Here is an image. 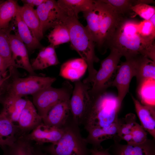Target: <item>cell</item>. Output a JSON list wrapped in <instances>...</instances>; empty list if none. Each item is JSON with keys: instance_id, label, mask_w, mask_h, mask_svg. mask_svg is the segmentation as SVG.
Masks as SVG:
<instances>
[{"instance_id": "obj_26", "label": "cell", "mask_w": 155, "mask_h": 155, "mask_svg": "<svg viewBox=\"0 0 155 155\" xmlns=\"http://www.w3.org/2000/svg\"><path fill=\"white\" fill-rule=\"evenodd\" d=\"M95 0H59V6L69 16L78 18V14L90 9L94 5Z\"/></svg>"}, {"instance_id": "obj_36", "label": "cell", "mask_w": 155, "mask_h": 155, "mask_svg": "<svg viewBox=\"0 0 155 155\" xmlns=\"http://www.w3.org/2000/svg\"><path fill=\"white\" fill-rule=\"evenodd\" d=\"M135 115L132 113L127 114L124 118L119 119V121L121 125L132 131L137 123L136 122Z\"/></svg>"}, {"instance_id": "obj_22", "label": "cell", "mask_w": 155, "mask_h": 155, "mask_svg": "<svg viewBox=\"0 0 155 155\" xmlns=\"http://www.w3.org/2000/svg\"><path fill=\"white\" fill-rule=\"evenodd\" d=\"M59 63L55 47L50 44L40 49L36 58L32 61L31 65L34 71L42 70Z\"/></svg>"}, {"instance_id": "obj_13", "label": "cell", "mask_w": 155, "mask_h": 155, "mask_svg": "<svg viewBox=\"0 0 155 155\" xmlns=\"http://www.w3.org/2000/svg\"><path fill=\"white\" fill-rule=\"evenodd\" d=\"M64 132V127L58 128L45 124L42 122L24 137L30 141L35 142L38 145L45 143L52 144L58 141Z\"/></svg>"}, {"instance_id": "obj_19", "label": "cell", "mask_w": 155, "mask_h": 155, "mask_svg": "<svg viewBox=\"0 0 155 155\" xmlns=\"http://www.w3.org/2000/svg\"><path fill=\"white\" fill-rule=\"evenodd\" d=\"M18 8L23 20L30 30L33 36L39 41L43 38L40 20L36 9L29 5L24 3Z\"/></svg>"}, {"instance_id": "obj_14", "label": "cell", "mask_w": 155, "mask_h": 155, "mask_svg": "<svg viewBox=\"0 0 155 155\" xmlns=\"http://www.w3.org/2000/svg\"><path fill=\"white\" fill-rule=\"evenodd\" d=\"M9 40L14 67L23 69L31 75H35L30 62L27 50L24 42L17 35L10 34Z\"/></svg>"}, {"instance_id": "obj_11", "label": "cell", "mask_w": 155, "mask_h": 155, "mask_svg": "<svg viewBox=\"0 0 155 155\" xmlns=\"http://www.w3.org/2000/svg\"><path fill=\"white\" fill-rule=\"evenodd\" d=\"M36 10L43 34L48 29L63 23L68 16L57 1L54 0H46Z\"/></svg>"}, {"instance_id": "obj_20", "label": "cell", "mask_w": 155, "mask_h": 155, "mask_svg": "<svg viewBox=\"0 0 155 155\" xmlns=\"http://www.w3.org/2000/svg\"><path fill=\"white\" fill-rule=\"evenodd\" d=\"M88 69L86 62L81 58L69 60L61 66L59 75L72 81H76L82 78Z\"/></svg>"}, {"instance_id": "obj_38", "label": "cell", "mask_w": 155, "mask_h": 155, "mask_svg": "<svg viewBox=\"0 0 155 155\" xmlns=\"http://www.w3.org/2000/svg\"><path fill=\"white\" fill-rule=\"evenodd\" d=\"M9 68L7 62L0 56V73L3 78H5L8 75L7 69Z\"/></svg>"}, {"instance_id": "obj_31", "label": "cell", "mask_w": 155, "mask_h": 155, "mask_svg": "<svg viewBox=\"0 0 155 155\" xmlns=\"http://www.w3.org/2000/svg\"><path fill=\"white\" fill-rule=\"evenodd\" d=\"M30 142L23 137L17 139L13 145L9 147V155H35V149Z\"/></svg>"}, {"instance_id": "obj_12", "label": "cell", "mask_w": 155, "mask_h": 155, "mask_svg": "<svg viewBox=\"0 0 155 155\" xmlns=\"http://www.w3.org/2000/svg\"><path fill=\"white\" fill-rule=\"evenodd\" d=\"M119 142H114L108 149L112 155H155V139L153 138L140 144Z\"/></svg>"}, {"instance_id": "obj_30", "label": "cell", "mask_w": 155, "mask_h": 155, "mask_svg": "<svg viewBox=\"0 0 155 155\" xmlns=\"http://www.w3.org/2000/svg\"><path fill=\"white\" fill-rule=\"evenodd\" d=\"M11 30L10 27L6 29H0V56L7 62L10 68L14 67L9 40Z\"/></svg>"}, {"instance_id": "obj_41", "label": "cell", "mask_w": 155, "mask_h": 155, "mask_svg": "<svg viewBox=\"0 0 155 155\" xmlns=\"http://www.w3.org/2000/svg\"><path fill=\"white\" fill-rule=\"evenodd\" d=\"M125 141L127 143H133L132 136L131 133L123 135L121 139V140Z\"/></svg>"}, {"instance_id": "obj_33", "label": "cell", "mask_w": 155, "mask_h": 155, "mask_svg": "<svg viewBox=\"0 0 155 155\" xmlns=\"http://www.w3.org/2000/svg\"><path fill=\"white\" fill-rule=\"evenodd\" d=\"M110 6L115 11L124 16L131 10V7L135 5V0H101Z\"/></svg>"}, {"instance_id": "obj_10", "label": "cell", "mask_w": 155, "mask_h": 155, "mask_svg": "<svg viewBox=\"0 0 155 155\" xmlns=\"http://www.w3.org/2000/svg\"><path fill=\"white\" fill-rule=\"evenodd\" d=\"M126 59L118 65L114 79L110 82L109 87H116L118 91L117 97L121 102L129 92V85L137 71V59L139 57Z\"/></svg>"}, {"instance_id": "obj_39", "label": "cell", "mask_w": 155, "mask_h": 155, "mask_svg": "<svg viewBox=\"0 0 155 155\" xmlns=\"http://www.w3.org/2000/svg\"><path fill=\"white\" fill-rule=\"evenodd\" d=\"M46 0H23L22 1L24 3L27 4L34 7V6H38L44 2Z\"/></svg>"}, {"instance_id": "obj_44", "label": "cell", "mask_w": 155, "mask_h": 155, "mask_svg": "<svg viewBox=\"0 0 155 155\" xmlns=\"http://www.w3.org/2000/svg\"><path fill=\"white\" fill-rule=\"evenodd\" d=\"M3 78L0 73V82L3 79Z\"/></svg>"}, {"instance_id": "obj_2", "label": "cell", "mask_w": 155, "mask_h": 155, "mask_svg": "<svg viewBox=\"0 0 155 155\" xmlns=\"http://www.w3.org/2000/svg\"><path fill=\"white\" fill-rule=\"evenodd\" d=\"M89 95L90 104L83 121L87 131L108 126L118 121L122 102L117 96L106 91Z\"/></svg>"}, {"instance_id": "obj_3", "label": "cell", "mask_w": 155, "mask_h": 155, "mask_svg": "<svg viewBox=\"0 0 155 155\" xmlns=\"http://www.w3.org/2000/svg\"><path fill=\"white\" fill-rule=\"evenodd\" d=\"M63 23L69 30L71 48L87 64L88 74L83 82L92 84L97 72L94 63L99 61L95 54V43L86 27L79 22L78 18L68 16Z\"/></svg>"}, {"instance_id": "obj_25", "label": "cell", "mask_w": 155, "mask_h": 155, "mask_svg": "<svg viewBox=\"0 0 155 155\" xmlns=\"http://www.w3.org/2000/svg\"><path fill=\"white\" fill-rule=\"evenodd\" d=\"M136 78L138 86L150 80H155V61L141 56L137 59Z\"/></svg>"}, {"instance_id": "obj_23", "label": "cell", "mask_w": 155, "mask_h": 155, "mask_svg": "<svg viewBox=\"0 0 155 155\" xmlns=\"http://www.w3.org/2000/svg\"><path fill=\"white\" fill-rule=\"evenodd\" d=\"M18 125L0 113V146L3 148L11 146L17 140L16 135Z\"/></svg>"}, {"instance_id": "obj_8", "label": "cell", "mask_w": 155, "mask_h": 155, "mask_svg": "<svg viewBox=\"0 0 155 155\" xmlns=\"http://www.w3.org/2000/svg\"><path fill=\"white\" fill-rule=\"evenodd\" d=\"M110 49L109 54L101 62L100 68L95 76L92 87L89 91L90 95L100 94L106 91L109 87L110 80L117 70L118 63L122 56L115 49Z\"/></svg>"}, {"instance_id": "obj_35", "label": "cell", "mask_w": 155, "mask_h": 155, "mask_svg": "<svg viewBox=\"0 0 155 155\" xmlns=\"http://www.w3.org/2000/svg\"><path fill=\"white\" fill-rule=\"evenodd\" d=\"M131 134L133 142L135 144L142 143L148 139L146 131L137 123L133 128Z\"/></svg>"}, {"instance_id": "obj_16", "label": "cell", "mask_w": 155, "mask_h": 155, "mask_svg": "<svg viewBox=\"0 0 155 155\" xmlns=\"http://www.w3.org/2000/svg\"><path fill=\"white\" fill-rule=\"evenodd\" d=\"M42 122L33 103L27 100L17 123L19 130L24 132L33 130Z\"/></svg>"}, {"instance_id": "obj_28", "label": "cell", "mask_w": 155, "mask_h": 155, "mask_svg": "<svg viewBox=\"0 0 155 155\" xmlns=\"http://www.w3.org/2000/svg\"><path fill=\"white\" fill-rule=\"evenodd\" d=\"M155 80H150L138 86V92L142 104L155 106Z\"/></svg>"}, {"instance_id": "obj_4", "label": "cell", "mask_w": 155, "mask_h": 155, "mask_svg": "<svg viewBox=\"0 0 155 155\" xmlns=\"http://www.w3.org/2000/svg\"><path fill=\"white\" fill-rule=\"evenodd\" d=\"M64 128L61 138L46 147L50 155H89L88 143L81 135L78 125L74 123L73 125H65Z\"/></svg>"}, {"instance_id": "obj_18", "label": "cell", "mask_w": 155, "mask_h": 155, "mask_svg": "<svg viewBox=\"0 0 155 155\" xmlns=\"http://www.w3.org/2000/svg\"><path fill=\"white\" fill-rule=\"evenodd\" d=\"M119 127L118 119L117 122L108 126L90 129L87 131L88 135L86 140L87 143L93 147L100 146L104 141L111 139L114 140L117 137Z\"/></svg>"}, {"instance_id": "obj_34", "label": "cell", "mask_w": 155, "mask_h": 155, "mask_svg": "<svg viewBox=\"0 0 155 155\" xmlns=\"http://www.w3.org/2000/svg\"><path fill=\"white\" fill-rule=\"evenodd\" d=\"M131 10L144 20H149L155 14L154 6L140 3L132 6Z\"/></svg>"}, {"instance_id": "obj_43", "label": "cell", "mask_w": 155, "mask_h": 155, "mask_svg": "<svg viewBox=\"0 0 155 155\" xmlns=\"http://www.w3.org/2000/svg\"><path fill=\"white\" fill-rule=\"evenodd\" d=\"M35 155H48L47 154L43 153L40 150H35Z\"/></svg>"}, {"instance_id": "obj_15", "label": "cell", "mask_w": 155, "mask_h": 155, "mask_svg": "<svg viewBox=\"0 0 155 155\" xmlns=\"http://www.w3.org/2000/svg\"><path fill=\"white\" fill-rule=\"evenodd\" d=\"M70 99L63 100L52 107L42 119V122L58 128L65 127L70 114Z\"/></svg>"}, {"instance_id": "obj_42", "label": "cell", "mask_w": 155, "mask_h": 155, "mask_svg": "<svg viewBox=\"0 0 155 155\" xmlns=\"http://www.w3.org/2000/svg\"><path fill=\"white\" fill-rule=\"evenodd\" d=\"M135 5L140 3H142L148 5L149 4L154 3V1L153 0H135Z\"/></svg>"}, {"instance_id": "obj_37", "label": "cell", "mask_w": 155, "mask_h": 155, "mask_svg": "<svg viewBox=\"0 0 155 155\" xmlns=\"http://www.w3.org/2000/svg\"><path fill=\"white\" fill-rule=\"evenodd\" d=\"M89 155H112L108 149L104 148L101 146L93 147L90 150Z\"/></svg>"}, {"instance_id": "obj_1", "label": "cell", "mask_w": 155, "mask_h": 155, "mask_svg": "<svg viewBox=\"0 0 155 155\" xmlns=\"http://www.w3.org/2000/svg\"><path fill=\"white\" fill-rule=\"evenodd\" d=\"M139 22L133 19L124 18L110 41L108 48L117 49L126 59L142 55L155 61L154 42L148 41L141 36L138 29Z\"/></svg>"}, {"instance_id": "obj_40", "label": "cell", "mask_w": 155, "mask_h": 155, "mask_svg": "<svg viewBox=\"0 0 155 155\" xmlns=\"http://www.w3.org/2000/svg\"><path fill=\"white\" fill-rule=\"evenodd\" d=\"M11 76L10 74L7 75L6 77L3 78L1 81L0 82V101L1 100V96L2 93V91L4 88L6 80H8Z\"/></svg>"}, {"instance_id": "obj_17", "label": "cell", "mask_w": 155, "mask_h": 155, "mask_svg": "<svg viewBox=\"0 0 155 155\" xmlns=\"http://www.w3.org/2000/svg\"><path fill=\"white\" fill-rule=\"evenodd\" d=\"M131 97L141 125L155 139V107L143 105L133 96Z\"/></svg>"}, {"instance_id": "obj_27", "label": "cell", "mask_w": 155, "mask_h": 155, "mask_svg": "<svg viewBox=\"0 0 155 155\" xmlns=\"http://www.w3.org/2000/svg\"><path fill=\"white\" fill-rule=\"evenodd\" d=\"M18 4L16 1L7 0L0 4V29L7 28L10 22L16 14Z\"/></svg>"}, {"instance_id": "obj_24", "label": "cell", "mask_w": 155, "mask_h": 155, "mask_svg": "<svg viewBox=\"0 0 155 155\" xmlns=\"http://www.w3.org/2000/svg\"><path fill=\"white\" fill-rule=\"evenodd\" d=\"M13 18L15 19L18 27V34L17 35L25 44L28 49L32 51L42 48V47L40 41L33 36L30 30L23 20L18 9V6L16 12Z\"/></svg>"}, {"instance_id": "obj_45", "label": "cell", "mask_w": 155, "mask_h": 155, "mask_svg": "<svg viewBox=\"0 0 155 155\" xmlns=\"http://www.w3.org/2000/svg\"><path fill=\"white\" fill-rule=\"evenodd\" d=\"M3 155H9L8 152L6 151Z\"/></svg>"}, {"instance_id": "obj_29", "label": "cell", "mask_w": 155, "mask_h": 155, "mask_svg": "<svg viewBox=\"0 0 155 155\" xmlns=\"http://www.w3.org/2000/svg\"><path fill=\"white\" fill-rule=\"evenodd\" d=\"M47 38L50 44L55 47L70 41L69 30L63 23L54 28L48 35Z\"/></svg>"}, {"instance_id": "obj_32", "label": "cell", "mask_w": 155, "mask_h": 155, "mask_svg": "<svg viewBox=\"0 0 155 155\" xmlns=\"http://www.w3.org/2000/svg\"><path fill=\"white\" fill-rule=\"evenodd\" d=\"M139 33L145 39L154 42L155 38V14L148 20H144L138 24Z\"/></svg>"}, {"instance_id": "obj_46", "label": "cell", "mask_w": 155, "mask_h": 155, "mask_svg": "<svg viewBox=\"0 0 155 155\" xmlns=\"http://www.w3.org/2000/svg\"><path fill=\"white\" fill-rule=\"evenodd\" d=\"M3 1L0 0V4Z\"/></svg>"}, {"instance_id": "obj_5", "label": "cell", "mask_w": 155, "mask_h": 155, "mask_svg": "<svg viewBox=\"0 0 155 155\" xmlns=\"http://www.w3.org/2000/svg\"><path fill=\"white\" fill-rule=\"evenodd\" d=\"M97 1L99 14L96 44L100 51L104 54L108 48L109 43L116 29L124 17L101 0Z\"/></svg>"}, {"instance_id": "obj_6", "label": "cell", "mask_w": 155, "mask_h": 155, "mask_svg": "<svg viewBox=\"0 0 155 155\" xmlns=\"http://www.w3.org/2000/svg\"><path fill=\"white\" fill-rule=\"evenodd\" d=\"M73 89L72 85L66 81L59 88L51 86L32 95L33 103L42 120L54 105L63 100L70 98Z\"/></svg>"}, {"instance_id": "obj_21", "label": "cell", "mask_w": 155, "mask_h": 155, "mask_svg": "<svg viewBox=\"0 0 155 155\" xmlns=\"http://www.w3.org/2000/svg\"><path fill=\"white\" fill-rule=\"evenodd\" d=\"M27 100L7 94L2 100L3 108L1 112L13 123L17 122Z\"/></svg>"}, {"instance_id": "obj_7", "label": "cell", "mask_w": 155, "mask_h": 155, "mask_svg": "<svg viewBox=\"0 0 155 155\" xmlns=\"http://www.w3.org/2000/svg\"><path fill=\"white\" fill-rule=\"evenodd\" d=\"M56 80L55 78L36 75L24 78L16 77L7 86V94L21 97L32 95L51 86Z\"/></svg>"}, {"instance_id": "obj_9", "label": "cell", "mask_w": 155, "mask_h": 155, "mask_svg": "<svg viewBox=\"0 0 155 155\" xmlns=\"http://www.w3.org/2000/svg\"><path fill=\"white\" fill-rule=\"evenodd\" d=\"M90 84L80 80L75 81L69 104L73 122L78 125L83 122L90 102Z\"/></svg>"}]
</instances>
